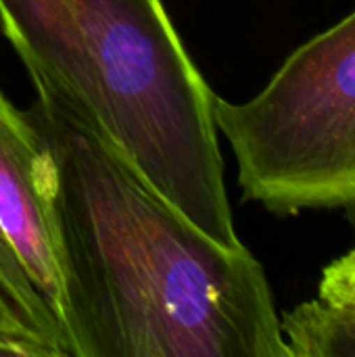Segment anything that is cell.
Segmentation results:
<instances>
[{"mask_svg": "<svg viewBox=\"0 0 355 357\" xmlns=\"http://www.w3.org/2000/svg\"><path fill=\"white\" fill-rule=\"evenodd\" d=\"M29 79L54 169L67 357H293L253 253L199 230L63 94Z\"/></svg>", "mask_w": 355, "mask_h": 357, "instance_id": "6da1fadb", "label": "cell"}, {"mask_svg": "<svg viewBox=\"0 0 355 357\" xmlns=\"http://www.w3.org/2000/svg\"><path fill=\"white\" fill-rule=\"evenodd\" d=\"M27 75L63 94L126 163L224 247H243L224 182L216 94L163 0H0Z\"/></svg>", "mask_w": 355, "mask_h": 357, "instance_id": "7a4b0ae2", "label": "cell"}, {"mask_svg": "<svg viewBox=\"0 0 355 357\" xmlns=\"http://www.w3.org/2000/svg\"><path fill=\"white\" fill-rule=\"evenodd\" d=\"M0 339H8V341H25V343H33L38 347H42L48 357L52 356V351L23 324V320L19 318V314L10 307V303L6 301V297L0 291Z\"/></svg>", "mask_w": 355, "mask_h": 357, "instance_id": "ba28073f", "label": "cell"}, {"mask_svg": "<svg viewBox=\"0 0 355 357\" xmlns=\"http://www.w3.org/2000/svg\"><path fill=\"white\" fill-rule=\"evenodd\" d=\"M0 236L48 307L63 339V272L52 159L29 113L19 111L2 92Z\"/></svg>", "mask_w": 355, "mask_h": 357, "instance_id": "277c9868", "label": "cell"}, {"mask_svg": "<svg viewBox=\"0 0 355 357\" xmlns=\"http://www.w3.org/2000/svg\"><path fill=\"white\" fill-rule=\"evenodd\" d=\"M280 326L293 357H355V312L312 299L285 312Z\"/></svg>", "mask_w": 355, "mask_h": 357, "instance_id": "5b68a950", "label": "cell"}, {"mask_svg": "<svg viewBox=\"0 0 355 357\" xmlns=\"http://www.w3.org/2000/svg\"><path fill=\"white\" fill-rule=\"evenodd\" d=\"M0 291L10 303V307L19 314L23 324L52 351L54 357H65V347L61 333L56 328L54 318L48 307L27 280L23 268L17 257L8 249V245L0 236Z\"/></svg>", "mask_w": 355, "mask_h": 357, "instance_id": "8992f818", "label": "cell"}, {"mask_svg": "<svg viewBox=\"0 0 355 357\" xmlns=\"http://www.w3.org/2000/svg\"><path fill=\"white\" fill-rule=\"evenodd\" d=\"M316 299L337 310L355 312V247L324 268Z\"/></svg>", "mask_w": 355, "mask_h": 357, "instance_id": "52a82bcc", "label": "cell"}, {"mask_svg": "<svg viewBox=\"0 0 355 357\" xmlns=\"http://www.w3.org/2000/svg\"><path fill=\"white\" fill-rule=\"evenodd\" d=\"M245 201L355 213V8L295 48L249 100L216 96Z\"/></svg>", "mask_w": 355, "mask_h": 357, "instance_id": "3957f363", "label": "cell"}]
</instances>
